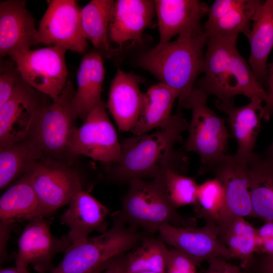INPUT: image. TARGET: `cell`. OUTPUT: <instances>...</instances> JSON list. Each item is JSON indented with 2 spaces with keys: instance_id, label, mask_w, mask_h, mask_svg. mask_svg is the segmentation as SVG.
<instances>
[{
  "instance_id": "6da1fadb",
  "label": "cell",
  "mask_w": 273,
  "mask_h": 273,
  "mask_svg": "<svg viewBox=\"0 0 273 273\" xmlns=\"http://www.w3.org/2000/svg\"><path fill=\"white\" fill-rule=\"evenodd\" d=\"M188 123L178 110L168 123L157 131L135 135L121 143V156L109 171L110 177L119 183L153 178L167 169L185 175L189 160L174 150L182 140L181 134Z\"/></svg>"
},
{
  "instance_id": "7a4b0ae2",
  "label": "cell",
  "mask_w": 273,
  "mask_h": 273,
  "mask_svg": "<svg viewBox=\"0 0 273 273\" xmlns=\"http://www.w3.org/2000/svg\"><path fill=\"white\" fill-rule=\"evenodd\" d=\"M237 38V35L208 36L204 75L198 87L222 102H233L235 96L242 95L250 100L260 98L265 103L267 92L239 54Z\"/></svg>"
},
{
  "instance_id": "3957f363",
  "label": "cell",
  "mask_w": 273,
  "mask_h": 273,
  "mask_svg": "<svg viewBox=\"0 0 273 273\" xmlns=\"http://www.w3.org/2000/svg\"><path fill=\"white\" fill-rule=\"evenodd\" d=\"M208 36L202 26L178 35L173 41L158 43L141 55L140 65L174 90L178 104L194 88L198 76L204 73V48Z\"/></svg>"
},
{
  "instance_id": "277c9868",
  "label": "cell",
  "mask_w": 273,
  "mask_h": 273,
  "mask_svg": "<svg viewBox=\"0 0 273 273\" xmlns=\"http://www.w3.org/2000/svg\"><path fill=\"white\" fill-rule=\"evenodd\" d=\"M163 173L149 180L129 182L122 208L117 211L118 214L128 225L149 234L158 232L166 224L196 226V218L181 215L169 201L164 187Z\"/></svg>"
},
{
  "instance_id": "5b68a950",
  "label": "cell",
  "mask_w": 273,
  "mask_h": 273,
  "mask_svg": "<svg viewBox=\"0 0 273 273\" xmlns=\"http://www.w3.org/2000/svg\"><path fill=\"white\" fill-rule=\"evenodd\" d=\"M111 228L84 242L71 245L51 273H90L112 258L125 254L148 235L128 225L116 212Z\"/></svg>"
},
{
  "instance_id": "8992f818",
  "label": "cell",
  "mask_w": 273,
  "mask_h": 273,
  "mask_svg": "<svg viewBox=\"0 0 273 273\" xmlns=\"http://www.w3.org/2000/svg\"><path fill=\"white\" fill-rule=\"evenodd\" d=\"M208 96L200 88L194 87L179 104V107L192 111L184 148L200 157V174L226 155L230 136L225 119L219 117L207 105Z\"/></svg>"
},
{
  "instance_id": "52a82bcc",
  "label": "cell",
  "mask_w": 273,
  "mask_h": 273,
  "mask_svg": "<svg viewBox=\"0 0 273 273\" xmlns=\"http://www.w3.org/2000/svg\"><path fill=\"white\" fill-rule=\"evenodd\" d=\"M74 93L72 82L68 80L58 98L47 104L36 118L27 138L36 144L43 156L60 157L70 154L78 127V117L73 104Z\"/></svg>"
},
{
  "instance_id": "ba28073f",
  "label": "cell",
  "mask_w": 273,
  "mask_h": 273,
  "mask_svg": "<svg viewBox=\"0 0 273 273\" xmlns=\"http://www.w3.org/2000/svg\"><path fill=\"white\" fill-rule=\"evenodd\" d=\"M67 51L61 46H51L17 52L10 57L24 82L56 100L68 81Z\"/></svg>"
},
{
  "instance_id": "9c48e42d",
  "label": "cell",
  "mask_w": 273,
  "mask_h": 273,
  "mask_svg": "<svg viewBox=\"0 0 273 273\" xmlns=\"http://www.w3.org/2000/svg\"><path fill=\"white\" fill-rule=\"evenodd\" d=\"M210 173L222 185L225 194L224 210L218 228L222 243L230 225L238 217H252L247 163L234 154L225 155L202 173Z\"/></svg>"
},
{
  "instance_id": "30bf717a",
  "label": "cell",
  "mask_w": 273,
  "mask_h": 273,
  "mask_svg": "<svg viewBox=\"0 0 273 273\" xmlns=\"http://www.w3.org/2000/svg\"><path fill=\"white\" fill-rule=\"evenodd\" d=\"M106 108L102 100L77 127L71 146L70 155L84 156L111 164L119 161L121 144Z\"/></svg>"
},
{
  "instance_id": "8fae6325",
  "label": "cell",
  "mask_w": 273,
  "mask_h": 273,
  "mask_svg": "<svg viewBox=\"0 0 273 273\" xmlns=\"http://www.w3.org/2000/svg\"><path fill=\"white\" fill-rule=\"evenodd\" d=\"M43 94L18 79L11 96L0 106V147L26 139L47 104Z\"/></svg>"
},
{
  "instance_id": "7c38bea8",
  "label": "cell",
  "mask_w": 273,
  "mask_h": 273,
  "mask_svg": "<svg viewBox=\"0 0 273 273\" xmlns=\"http://www.w3.org/2000/svg\"><path fill=\"white\" fill-rule=\"evenodd\" d=\"M81 10L76 1H49L37 29L39 42L84 52L88 43L82 28Z\"/></svg>"
},
{
  "instance_id": "4fadbf2b",
  "label": "cell",
  "mask_w": 273,
  "mask_h": 273,
  "mask_svg": "<svg viewBox=\"0 0 273 273\" xmlns=\"http://www.w3.org/2000/svg\"><path fill=\"white\" fill-rule=\"evenodd\" d=\"M45 217L37 216L28 220L18 241L16 266L28 268L31 265L39 273L52 272L54 257L71 245L67 235L53 236L50 221Z\"/></svg>"
},
{
  "instance_id": "5bb4252c",
  "label": "cell",
  "mask_w": 273,
  "mask_h": 273,
  "mask_svg": "<svg viewBox=\"0 0 273 273\" xmlns=\"http://www.w3.org/2000/svg\"><path fill=\"white\" fill-rule=\"evenodd\" d=\"M31 173L32 186L41 214L46 217L58 208L69 205L82 190L77 173L63 164L38 161Z\"/></svg>"
},
{
  "instance_id": "9a60e30c",
  "label": "cell",
  "mask_w": 273,
  "mask_h": 273,
  "mask_svg": "<svg viewBox=\"0 0 273 273\" xmlns=\"http://www.w3.org/2000/svg\"><path fill=\"white\" fill-rule=\"evenodd\" d=\"M158 232L165 244L187 255L197 266L213 257L231 259L228 249L220 239L216 224L205 223L202 228L166 224L160 227Z\"/></svg>"
},
{
  "instance_id": "2e32d148",
  "label": "cell",
  "mask_w": 273,
  "mask_h": 273,
  "mask_svg": "<svg viewBox=\"0 0 273 273\" xmlns=\"http://www.w3.org/2000/svg\"><path fill=\"white\" fill-rule=\"evenodd\" d=\"M34 19L25 1L7 0L0 3V57L30 49L39 43Z\"/></svg>"
},
{
  "instance_id": "e0dca14e",
  "label": "cell",
  "mask_w": 273,
  "mask_h": 273,
  "mask_svg": "<svg viewBox=\"0 0 273 273\" xmlns=\"http://www.w3.org/2000/svg\"><path fill=\"white\" fill-rule=\"evenodd\" d=\"M264 101L255 97L243 106L236 107L234 102L216 100L217 108L226 115L233 135L237 144L235 155L242 161L248 163L254 154V149L263 119Z\"/></svg>"
},
{
  "instance_id": "ac0fdd59",
  "label": "cell",
  "mask_w": 273,
  "mask_h": 273,
  "mask_svg": "<svg viewBox=\"0 0 273 273\" xmlns=\"http://www.w3.org/2000/svg\"><path fill=\"white\" fill-rule=\"evenodd\" d=\"M67 210L61 215L62 224L69 231L67 237L71 245L84 242L90 233L106 231L110 209L82 189L73 197Z\"/></svg>"
},
{
  "instance_id": "d6986e66",
  "label": "cell",
  "mask_w": 273,
  "mask_h": 273,
  "mask_svg": "<svg viewBox=\"0 0 273 273\" xmlns=\"http://www.w3.org/2000/svg\"><path fill=\"white\" fill-rule=\"evenodd\" d=\"M141 80L132 72L119 69L111 82L106 107L122 131H131L140 117L144 97Z\"/></svg>"
},
{
  "instance_id": "ffe728a7",
  "label": "cell",
  "mask_w": 273,
  "mask_h": 273,
  "mask_svg": "<svg viewBox=\"0 0 273 273\" xmlns=\"http://www.w3.org/2000/svg\"><path fill=\"white\" fill-rule=\"evenodd\" d=\"M154 3L159 43L169 42L176 35L201 27V20L209 7L197 0H156Z\"/></svg>"
},
{
  "instance_id": "44dd1931",
  "label": "cell",
  "mask_w": 273,
  "mask_h": 273,
  "mask_svg": "<svg viewBox=\"0 0 273 273\" xmlns=\"http://www.w3.org/2000/svg\"><path fill=\"white\" fill-rule=\"evenodd\" d=\"M155 12L154 1H114L109 26L110 39L120 47L127 41L140 42Z\"/></svg>"
},
{
  "instance_id": "7402d4cb",
  "label": "cell",
  "mask_w": 273,
  "mask_h": 273,
  "mask_svg": "<svg viewBox=\"0 0 273 273\" xmlns=\"http://www.w3.org/2000/svg\"><path fill=\"white\" fill-rule=\"evenodd\" d=\"M105 69L101 55L96 51L82 58L77 74V87L73 104L78 117L84 120L102 101Z\"/></svg>"
},
{
  "instance_id": "603a6c76",
  "label": "cell",
  "mask_w": 273,
  "mask_h": 273,
  "mask_svg": "<svg viewBox=\"0 0 273 273\" xmlns=\"http://www.w3.org/2000/svg\"><path fill=\"white\" fill-rule=\"evenodd\" d=\"M250 47V67L262 85L267 81L269 54L273 49V0L263 2L247 36Z\"/></svg>"
},
{
  "instance_id": "cb8c5ba5",
  "label": "cell",
  "mask_w": 273,
  "mask_h": 273,
  "mask_svg": "<svg viewBox=\"0 0 273 273\" xmlns=\"http://www.w3.org/2000/svg\"><path fill=\"white\" fill-rule=\"evenodd\" d=\"M37 216L42 214L31 171L15 180L1 196V228H9L13 223Z\"/></svg>"
},
{
  "instance_id": "d4e9b609",
  "label": "cell",
  "mask_w": 273,
  "mask_h": 273,
  "mask_svg": "<svg viewBox=\"0 0 273 273\" xmlns=\"http://www.w3.org/2000/svg\"><path fill=\"white\" fill-rule=\"evenodd\" d=\"M252 217L273 221V159L254 153L247 163Z\"/></svg>"
},
{
  "instance_id": "484cf974",
  "label": "cell",
  "mask_w": 273,
  "mask_h": 273,
  "mask_svg": "<svg viewBox=\"0 0 273 273\" xmlns=\"http://www.w3.org/2000/svg\"><path fill=\"white\" fill-rule=\"evenodd\" d=\"M176 92L163 83L151 86L144 94L139 120L131 130L134 135L145 134L155 128H162L170 121Z\"/></svg>"
},
{
  "instance_id": "4316f807",
  "label": "cell",
  "mask_w": 273,
  "mask_h": 273,
  "mask_svg": "<svg viewBox=\"0 0 273 273\" xmlns=\"http://www.w3.org/2000/svg\"><path fill=\"white\" fill-rule=\"evenodd\" d=\"M0 148L1 190L31 171L43 156L41 151L29 138Z\"/></svg>"
},
{
  "instance_id": "83f0119b",
  "label": "cell",
  "mask_w": 273,
  "mask_h": 273,
  "mask_svg": "<svg viewBox=\"0 0 273 273\" xmlns=\"http://www.w3.org/2000/svg\"><path fill=\"white\" fill-rule=\"evenodd\" d=\"M114 1L92 0L81 10V25L86 40L106 54L113 52L108 40L109 26Z\"/></svg>"
},
{
  "instance_id": "f1b7e54d",
  "label": "cell",
  "mask_w": 273,
  "mask_h": 273,
  "mask_svg": "<svg viewBox=\"0 0 273 273\" xmlns=\"http://www.w3.org/2000/svg\"><path fill=\"white\" fill-rule=\"evenodd\" d=\"M169 249L160 238L147 236L139 247L124 257L125 273H165Z\"/></svg>"
},
{
  "instance_id": "f546056e",
  "label": "cell",
  "mask_w": 273,
  "mask_h": 273,
  "mask_svg": "<svg viewBox=\"0 0 273 273\" xmlns=\"http://www.w3.org/2000/svg\"><path fill=\"white\" fill-rule=\"evenodd\" d=\"M264 2L258 0H240L239 4L216 21L205 24L207 36L210 35L246 36L251 28L252 22Z\"/></svg>"
},
{
  "instance_id": "4dcf8cb0",
  "label": "cell",
  "mask_w": 273,
  "mask_h": 273,
  "mask_svg": "<svg viewBox=\"0 0 273 273\" xmlns=\"http://www.w3.org/2000/svg\"><path fill=\"white\" fill-rule=\"evenodd\" d=\"M256 229L245 217H238L230 225L223 243L230 258L239 259L243 268L250 267L254 263L256 241Z\"/></svg>"
},
{
  "instance_id": "1f68e13d",
  "label": "cell",
  "mask_w": 273,
  "mask_h": 273,
  "mask_svg": "<svg viewBox=\"0 0 273 273\" xmlns=\"http://www.w3.org/2000/svg\"><path fill=\"white\" fill-rule=\"evenodd\" d=\"M225 205L224 190L216 178H209L199 184L196 201L193 205L196 216L206 223L218 225Z\"/></svg>"
},
{
  "instance_id": "d6a6232c",
  "label": "cell",
  "mask_w": 273,
  "mask_h": 273,
  "mask_svg": "<svg viewBox=\"0 0 273 273\" xmlns=\"http://www.w3.org/2000/svg\"><path fill=\"white\" fill-rule=\"evenodd\" d=\"M163 180L166 195L175 208L194 205L199 186L195 177L167 169L163 173Z\"/></svg>"
},
{
  "instance_id": "836d02e7",
  "label": "cell",
  "mask_w": 273,
  "mask_h": 273,
  "mask_svg": "<svg viewBox=\"0 0 273 273\" xmlns=\"http://www.w3.org/2000/svg\"><path fill=\"white\" fill-rule=\"evenodd\" d=\"M21 77L15 64L1 63L0 73V106L11 96L18 79Z\"/></svg>"
},
{
  "instance_id": "e575fe53",
  "label": "cell",
  "mask_w": 273,
  "mask_h": 273,
  "mask_svg": "<svg viewBox=\"0 0 273 273\" xmlns=\"http://www.w3.org/2000/svg\"><path fill=\"white\" fill-rule=\"evenodd\" d=\"M197 266L180 251L175 248L169 249L165 273H197Z\"/></svg>"
},
{
  "instance_id": "d590c367",
  "label": "cell",
  "mask_w": 273,
  "mask_h": 273,
  "mask_svg": "<svg viewBox=\"0 0 273 273\" xmlns=\"http://www.w3.org/2000/svg\"><path fill=\"white\" fill-rule=\"evenodd\" d=\"M255 253L263 255L273 253V221L264 222L257 229Z\"/></svg>"
},
{
  "instance_id": "8d00e7d4",
  "label": "cell",
  "mask_w": 273,
  "mask_h": 273,
  "mask_svg": "<svg viewBox=\"0 0 273 273\" xmlns=\"http://www.w3.org/2000/svg\"><path fill=\"white\" fill-rule=\"evenodd\" d=\"M240 0H217L209 7L208 19L205 23L216 21L236 7Z\"/></svg>"
},
{
  "instance_id": "74e56055",
  "label": "cell",
  "mask_w": 273,
  "mask_h": 273,
  "mask_svg": "<svg viewBox=\"0 0 273 273\" xmlns=\"http://www.w3.org/2000/svg\"><path fill=\"white\" fill-rule=\"evenodd\" d=\"M227 260L220 256L209 258L207 260L208 267L205 273H243L240 267L228 262Z\"/></svg>"
},
{
  "instance_id": "f35d334b",
  "label": "cell",
  "mask_w": 273,
  "mask_h": 273,
  "mask_svg": "<svg viewBox=\"0 0 273 273\" xmlns=\"http://www.w3.org/2000/svg\"><path fill=\"white\" fill-rule=\"evenodd\" d=\"M267 85V99L264 105L263 119L268 120L273 110V60L268 67Z\"/></svg>"
},
{
  "instance_id": "ab89813d",
  "label": "cell",
  "mask_w": 273,
  "mask_h": 273,
  "mask_svg": "<svg viewBox=\"0 0 273 273\" xmlns=\"http://www.w3.org/2000/svg\"><path fill=\"white\" fill-rule=\"evenodd\" d=\"M125 254L117 256L110 259L102 273H125Z\"/></svg>"
},
{
  "instance_id": "60d3db41",
  "label": "cell",
  "mask_w": 273,
  "mask_h": 273,
  "mask_svg": "<svg viewBox=\"0 0 273 273\" xmlns=\"http://www.w3.org/2000/svg\"><path fill=\"white\" fill-rule=\"evenodd\" d=\"M259 268L261 273H273V253L263 255Z\"/></svg>"
},
{
  "instance_id": "b9f144b4",
  "label": "cell",
  "mask_w": 273,
  "mask_h": 273,
  "mask_svg": "<svg viewBox=\"0 0 273 273\" xmlns=\"http://www.w3.org/2000/svg\"><path fill=\"white\" fill-rule=\"evenodd\" d=\"M0 273H31L28 268H21L17 266L2 268Z\"/></svg>"
},
{
  "instance_id": "7bdbcfd3",
  "label": "cell",
  "mask_w": 273,
  "mask_h": 273,
  "mask_svg": "<svg viewBox=\"0 0 273 273\" xmlns=\"http://www.w3.org/2000/svg\"><path fill=\"white\" fill-rule=\"evenodd\" d=\"M273 116V110L272 111L271 116ZM265 154L268 157L273 159V141L267 148Z\"/></svg>"
},
{
  "instance_id": "ee69618b",
  "label": "cell",
  "mask_w": 273,
  "mask_h": 273,
  "mask_svg": "<svg viewBox=\"0 0 273 273\" xmlns=\"http://www.w3.org/2000/svg\"><path fill=\"white\" fill-rule=\"evenodd\" d=\"M108 261L105 263V264L101 265L100 266L98 267V268H97L96 269H95V270H94L90 273H102L106 267Z\"/></svg>"
},
{
  "instance_id": "f6af8a7d",
  "label": "cell",
  "mask_w": 273,
  "mask_h": 273,
  "mask_svg": "<svg viewBox=\"0 0 273 273\" xmlns=\"http://www.w3.org/2000/svg\"><path fill=\"white\" fill-rule=\"evenodd\" d=\"M136 273H160V272H154V271H143V272H136Z\"/></svg>"
}]
</instances>
